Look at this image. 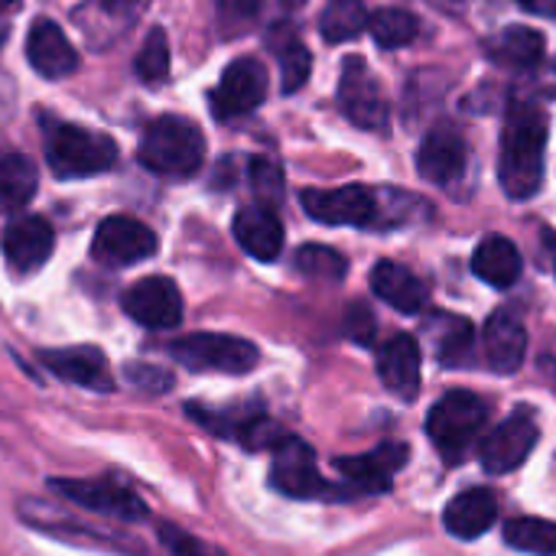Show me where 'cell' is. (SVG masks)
I'll use <instances>...</instances> for the list:
<instances>
[{
    "label": "cell",
    "mask_w": 556,
    "mask_h": 556,
    "mask_svg": "<svg viewBox=\"0 0 556 556\" xmlns=\"http://www.w3.org/2000/svg\"><path fill=\"white\" fill-rule=\"evenodd\" d=\"M547 134H551V121L544 108H538L534 101L511 104L505 117L502 160H498V179L511 199H531L541 189Z\"/></svg>",
    "instance_id": "6da1fadb"
},
{
    "label": "cell",
    "mask_w": 556,
    "mask_h": 556,
    "mask_svg": "<svg viewBox=\"0 0 556 556\" xmlns=\"http://www.w3.org/2000/svg\"><path fill=\"white\" fill-rule=\"evenodd\" d=\"M137 160L143 163V169H150L156 176L189 179L205 163V137L189 117L163 114L143 130Z\"/></svg>",
    "instance_id": "7a4b0ae2"
},
{
    "label": "cell",
    "mask_w": 556,
    "mask_h": 556,
    "mask_svg": "<svg viewBox=\"0 0 556 556\" xmlns=\"http://www.w3.org/2000/svg\"><path fill=\"white\" fill-rule=\"evenodd\" d=\"M46 160L59 179H85L117 163V143L81 124H52L46 130Z\"/></svg>",
    "instance_id": "3957f363"
},
{
    "label": "cell",
    "mask_w": 556,
    "mask_h": 556,
    "mask_svg": "<svg viewBox=\"0 0 556 556\" xmlns=\"http://www.w3.org/2000/svg\"><path fill=\"white\" fill-rule=\"evenodd\" d=\"M489 424V404L472 391H450L427 417V437L446 463H459Z\"/></svg>",
    "instance_id": "277c9868"
},
{
    "label": "cell",
    "mask_w": 556,
    "mask_h": 556,
    "mask_svg": "<svg viewBox=\"0 0 556 556\" xmlns=\"http://www.w3.org/2000/svg\"><path fill=\"white\" fill-rule=\"evenodd\" d=\"M173 358L189 371H222V375H248L257 368L261 352L254 342L222 332H192L169 345Z\"/></svg>",
    "instance_id": "5b68a950"
},
{
    "label": "cell",
    "mask_w": 556,
    "mask_h": 556,
    "mask_svg": "<svg viewBox=\"0 0 556 556\" xmlns=\"http://www.w3.org/2000/svg\"><path fill=\"white\" fill-rule=\"evenodd\" d=\"M49 489L88 511H98L104 518L114 521H143L147 518V505L140 502V495L130 485H121L114 479H49Z\"/></svg>",
    "instance_id": "8992f818"
},
{
    "label": "cell",
    "mask_w": 556,
    "mask_h": 556,
    "mask_svg": "<svg viewBox=\"0 0 556 556\" xmlns=\"http://www.w3.org/2000/svg\"><path fill=\"white\" fill-rule=\"evenodd\" d=\"M339 108L342 114L362 127V130H388L391 121V108L384 98L381 81L371 75L368 62L352 55L342 65V78H339Z\"/></svg>",
    "instance_id": "52a82bcc"
},
{
    "label": "cell",
    "mask_w": 556,
    "mask_h": 556,
    "mask_svg": "<svg viewBox=\"0 0 556 556\" xmlns=\"http://www.w3.org/2000/svg\"><path fill=\"white\" fill-rule=\"evenodd\" d=\"M303 208L309 218L323 225H352L371 228L381 222L378 192L365 186H342V189H303Z\"/></svg>",
    "instance_id": "ba28073f"
},
{
    "label": "cell",
    "mask_w": 556,
    "mask_h": 556,
    "mask_svg": "<svg viewBox=\"0 0 556 556\" xmlns=\"http://www.w3.org/2000/svg\"><path fill=\"white\" fill-rule=\"evenodd\" d=\"M541 440L538 430V417L528 407H518L511 417H505L479 446V459L485 466V472L492 476H505L515 472L518 466H525V459L534 453Z\"/></svg>",
    "instance_id": "9c48e42d"
},
{
    "label": "cell",
    "mask_w": 556,
    "mask_h": 556,
    "mask_svg": "<svg viewBox=\"0 0 556 556\" xmlns=\"http://www.w3.org/2000/svg\"><path fill=\"white\" fill-rule=\"evenodd\" d=\"M160 248L153 228L130 215H111L94 228L91 238V257L108 264V267H130L147 257H153Z\"/></svg>",
    "instance_id": "30bf717a"
},
{
    "label": "cell",
    "mask_w": 556,
    "mask_h": 556,
    "mask_svg": "<svg viewBox=\"0 0 556 556\" xmlns=\"http://www.w3.org/2000/svg\"><path fill=\"white\" fill-rule=\"evenodd\" d=\"M274 463H270V485L287 495V498H323L329 489L319 476L316 466V453L309 450V443H303L300 437H283L274 450Z\"/></svg>",
    "instance_id": "8fae6325"
},
{
    "label": "cell",
    "mask_w": 556,
    "mask_h": 556,
    "mask_svg": "<svg viewBox=\"0 0 556 556\" xmlns=\"http://www.w3.org/2000/svg\"><path fill=\"white\" fill-rule=\"evenodd\" d=\"M267 98V68L257 59H235L225 72L218 88L212 91V114L218 121H231L251 114Z\"/></svg>",
    "instance_id": "7c38bea8"
},
{
    "label": "cell",
    "mask_w": 556,
    "mask_h": 556,
    "mask_svg": "<svg viewBox=\"0 0 556 556\" xmlns=\"http://www.w3.org/2000/svg\"><path fill=\"white\" fill-rule=\"evenodd\" d=\"M124 313L143 329H173L182 323V293L169 277H143L124 293Z\"/></svg>",
    "instance_id": "4fadbf2b"
},
{
    "label": "cell",
    "mask_w": 556,
    "mask_h": 556,
    "mask_svg": "<svg viewBox=\"0 0 556 556\" xmlns=\"http://www.w3.org/2000/svg\"><path fill=\"white\" fill-rule=\"evenodd\" d=\"M466 166H469V143L456 127L440 124L424 137L417 150V169L424 179L437 186H453L463 179Z\"/></svg>",
    "instance_id": "5bb4252c"
},
{
    "label": "cell",
    "mask_w": 556,
    "mask_h": 556,
    "mask_svg": "<svg viewBox=\"0 0 556 556\" xmlns=\"http://www.w3.org/2000/svg\"><path fill=\"white\" fill-rule=\"evenodd\" d=\"M55 248V231L42 215H23L3 231V257L13 274H36Z\"/></svg>",
    "instance_id": "9a60e30c"
},
{
    "label": "cell",
    "mask_w": 556,
    "mask_h": 556,
    "mask_svg": "<svg viewBox=\"0 0 556 556\" xmlns=\"http://www.w3.org/2000/svg\"><path fill=\"white\" fill-rule=\"evenodd\" d=\"M26 59L42 78H65L78 68V52L55 20L39 16L26 33Z\"/></svg>",
    "instance_id": "2e32d148"
},
{
    "label": "cell",
    "mask_w": 556,
    "mask_h": 556,
    "mask_svg": "<svg viewBox=\"0 0 556 556\" xmlns=\"http://www.w3.org/2000/svg\"><path fill=\"white\" fill-rule=\"evenodd\" d=\"M42 365L62 378L65 384H78L88 391H114V375L101 349L94 345H75V349H55L42 352Z\"/></svg>",
    "instance_id": "e0dca14e"
},
{
    "label": "cell",
    "mask_w": 556,
    "mask_h": 556,
    "mask_svg": "<svg viewBox=\"0 0 556 556\" xmlns=\"http://www.w3.org/2000/svg\"><path fill=\"white\" fill-rule=\"evenodd\" d=\"M420 365H424L420 345L407 332L391 336L384 342V349L378 352V375H381L384 388L391 394H397L401 401H417V394H420Z\"/></svg>",
    "instance_id": "ac0fdd59"
},
{
    "label": "cell",
    "mask_w": 556,
    "mask_h": 556,
    "mask_svg": "<svg viewBox=\"0 0 556 556\" xmlns=\"http://www.w3.org/2000/svg\"><path fill=\"white\" fill-rule=\"evenodd\" d=\"M336 466L355 489H362L368 495H381L391 489L394 476L407 466V446L404 443H381L378 450H371L365 456L339 459Z\"/></svg>",
    "instance_id": "d6986e66"
},
{
    "label": "cell",
    "mask_w": 556,
    "mask_h": 556,
    "mask_svg": "<svg viewBox=\"0 0 556 556\" xmlns=\"http://www.w3.org/2000/svg\"><path fill=\"white\" fill-rule=\"evenodd\" d=\"M482 349H485V362L492 371L515 375L528 355V332H525L521 319L508 309L492 313L482 329Z\"/></svg>",
    "instance_id": "ffe728a7"
},
{
    "label": "cell",
    "mask_w": 556,
    "mask_h": 556,
    "mask_svg": "<svg viewBox=\"0 0 556 556\" xmlns=\"http://www.w3.org/2000/svg\"><path fill=\"white\" fill-rule=\"evenodd\" d=\"M235 241L251 254L254 261H277L283 251V225L267 205H244L235 215Z\"/></svg>",
    "instance_id": "44dd1931"
},
{
    "label": "cell",
    "mask_w": 556,
    "mask_h": 556,
    "mask_svg": "<svg viewBox=\"0 0 556 556\" xmlns=\"http://www.w3.org/2000/svg\"><path fill=\"white\" fill-rule=\"evenodd\" d=\"M495 521H498V498L489 489H469V492L456 495L443 511L446 531L459 541L482 538Z\"/></svg>",
    "instance_id": "7402d4cb"
},
{
    "label": "cell",
    "mask_w": 556,
    "mask_h": 556,
    "mask_svg": "<svg viewBox=\"0 0 556 556\" xmlns=\"http://www.w3.org/2000/svg\"><path fill=\"white\" fill-rule=\"evenodd\" d=\"M371 290L388 303L394 306L397 313H420L424 303H427V283L407 270L404 264H394V261H378L375 270H371Z\"/></svg>",
    "instance_id": "603a6c76"
},
{
    "label": "cell",
    "mask_w": 556,
    "mask_h": 556,
    "mask_svg": "<svg viewBox=\"0 0 556 556\" xmlns=\"http://www.w3.org/2000/svg\"><path fill=\"white\" fill-rule=\"evenodd\" d=\"M521 267H525L521 251L515 248V241H508V238H502V235L485 238V241L476 248V254H472V274H476L482 283L495 287V290L511 287V283L521 277Z\"/></svg>",
    "instance_id": "cb8c5ba5"
},
{
    "label": "cell",
    "mask_w": 556,
    "mask_h": 556,
    "mask_svg": "<svg viewBox=\"0 0 556 556\" xmlns=\"http://www.w3.org/2000/svg\"><path fill=\"white\" fill-rule=\"evenodd\" d=\"M39 186L36 166L29 156H23L13 147L0 150V212H20L33 202Z\"/></svg>",
    "instance_id": "d4e9b609"
},
{
    "label": "cell",
    "mask_w": 556,
    "mask_h": 556,
    "mask_svg": "<svg viewBox=\"0 0 556 556\" xmlns=\"http://www.w3.org/2000/svg\"><path fill=\"white\" fill-rule=\"evenodd\" d=\"M544 49H547L544 36L531 26H508L485 42L489 59L511 68H534L544 59Z\"/></svg>",
    "instance_id": "484cf974"
},
{
    "label": "cell",
    "mask_w": 556,
    "mask_h": 556,
    "mask_svg": "<svg viewBox=\"0 0 556 556\" xmlns=\"http://www.w3.org/2000/svg\"><path fill=\"white\" fill-rule=\"evenodd\" d=\"M437 329H433V345H437V358L443 365H466L469 362V352H472V342H476V329L469 319L463 316H433Z\"/></svg>",
    "instance_id": "4316f807"
},
{
    "label": "cell",
    "mask_w": 556,
    "mask_h": 556,
    "mask_svg": "<svg viewBox=\"0 0 556 556\" xmlns=\"http://www.w3.org/2000/svg\"><path fill=\"white\" fill-rule=\"evenodd\" d=\"M505 541L525 554L556 556V525L544 518H511L505 525Z\"/></svg>",
    "instance_id": "83f0119b"
},
{
    "label": "cell",
    "mask_w": 556,
    "mask_h": 556,
    "mask_svg": "<svg viewBox=\"0 0 556 556\" xmlns=\"http://www.w3.org/2000/svg\"><path fill=\"white\" fill-rule=\"evenodd\" d=\"M368 29H371L375 42L381 49H401V46H407V42L417 39L420 23H417L414 13H407L401 7H384L375 16H368Z\"/></svg>",
    "instance_id": "f1b7e54d"
},
{
    "label": "cell",
    "mask_w": 556,
    "mask_h": 556,
    "mask_svg": "<svg viewBox=\"0 0 556 556\" xmlns=\"http://www.w3.org/2000/svg\"><path fill=\"white\" fill-rule=\"evenodd\" d=\"M365 26H368V13L362 10L358 0H332V7L319 16V33L329 42L355 39Z\"/></svg>",
    "instance_id": "f546056e"
},
{
    "label": "cell",
    "mask_w": 556,
    "mask_h": 556,
    "mask_svg": "<svg viewBox=\"0 0 556 556\" xmlns=\"http://www.w3.org/2000/svg\"><path fill=\"white\" fill-rule=\"evenodd\" d=\"M134 72L143 85H163L169 75V39L166 29L153 26L134 59Z\"/></svg>",
    "instance_id": "4dcf8cb0"
},
{
    "label": "cell",
    "mask_w": 556,
    "mask_h": 556,
    "mask_svg": "<svg viewBox=\"0 0 556 556\" xmlns=\"http://www.w3.org/2000/svg\"><path fill=\"white\" fill-rule=\"evenodd\" d=\"M296 267H300V274H306L313 280H332V283L342 280L349 270L345 257L336 248H323V244H303L296 251Z\"/></svg>",
    "instance_id": "1f68e13d"
},
{
    "label": "cell",
    "mask_w": 556,
    "mask_h": 556,
    "mask_svg": "<svg viewBox=\"0 0 556 556\" xmlns=\"http://www.w3.org/2000/svg\"><path fill=\"white\" fill-rule=\"evenodd\" d=\"M309 68H313V59H309V49L303 42L293 39L280 49V88L287 94H293L306 85Z\"/></svg>",
    "instance_id": "d6a6232c"
},
{
    "label": "cell",
    "mask_w": 556,
    "mask_h": 556,
    "mask_svg": "<svg viewBox=\"0 0 556 556\" xmlns=\"http://www.w3.org/2000/svg\"><path fill=\"white\" fill-rule=\"evenodd\" d=\"M251 186H254L261 205H267V208L270 205H280V199H283V173H280L277 163L254 160L251 163Z\"/></svg>",
    "instance_id": "836d02e7"
},
{
    "label": "cell",
    "mask_w": 556,
    "mask_h": 556,
    "mask_svg": "<svg viewBox=\"0 0 556 556\" xmlns=\"http://www.w3.org/2000/svg\"><path fill=\"white\" fill-rule=\"evenodd\" d=\"M160 544L169 551V556H225L218 547L192 538L189 531H182L176 525H160Z\"/></svg>",
    "instance_id": "e575fe53"
},
{
    "label": "cell",
    "mask_w": 556,
    "mask_h": 556,
    "mask_svg": "<svg viewBox=\"0 0 556 556\" xmlns=\"http://www.w3.org/2000/svg\"><path fill=\"white\" fill-rule=\"evenodd\" d=\"M375 332H378V323H375V313L365 306V303H352L345 309V336L365 349L375 345Z\"/></svg>",
    "instance_id": "d590c367"
},
{
    "label": "cell",
    "mask_w": 556,
    "mask_h": 556,
    "mask_svg": "<svg viewBox=\"0 0 556 556\" xmlns=\"http://www.w3.org/2000/svg\"><path fill=\"white\" fill-rule=\"evenodd\" d=\"M218 3V20L225 23V29L238 33L241 26H248L257 10H261V0H215Z\"/></svg>",
    "instance_id": "8d00e7d4"
},
{
    "label": "cell",
    "mask_w": 556,
    "mask_h": 556,
    "mask_svg": "<svg viewBox=\"0 0 556 556\" xmlns=\"http://www.w3.org/2000/svg\"><path fill=\"white\" fill-rule=\"evenodd\" d=\"M525 10H531V13H538V16H551L556 20V0H518Z\"/></svg>",
    "instance_id": "74e56055"
},
{
    "label": "cell",
    "mask_w": 556,
    "mask_h": 556,
    "mask_svg": "<svg viewBox=\"0 0 556 556\" xmlns=\"http://www.w3.org/2000/svg\"><path fill=\"white\" fill-rule=\"evenodd\" d=\"M544 248H547V254H551V261H554L556 274V231H551V228H544Z\"/></svg>",
    "instance_id": "f35d334b"
},
{
    "label": "cell",
    "mask_w": 556,
    "mask_h": 556,
    "mask_svg": "<svg viewBox=\"0 0 556 556\" xmlns=\"http://www.w3.org/2000/svg\"><path fill=\"white\" fill-rule=\"evenodd\" d=\"M127 3H137V0H104V7H111V10H124Z\"/></svg>",
    "instance_id": "ab89813d"
},
{
    "label": "cell",
    "mask_w": 556,
    "mask_h": 556,
    "mask_svg": "<svg viewBox=\"0 0 556 556\" xmlns=\"http://www.w3.org/2000/svg\"><path fill=\"white\" fill-rule=\"evenodd\" d=\"M10 7H16V0H0V13H3V10H10Z\"/></svg>",
    "instance_id": "60d3db41"
},
{
    "label": "cell",
    "mask_w": 556,
    "mask_h": 556,
    "mask_svg": "<svg viewBox=\"0 0 556 556\" xmlns=\"http://www.w3.org/2000/svg\"><path fill=\"white\" fill-rule=\"evenodd\" d=\"M283 3H300V0H283Z\"/></svg>",
    "instance_id": "b9f144b4"
}]
</instances>
